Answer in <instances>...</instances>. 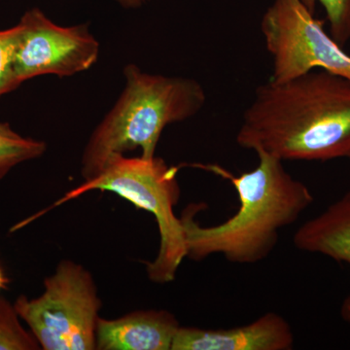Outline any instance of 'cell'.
Returning a JSON list of instances; mask_svg holds the SVG:
<instances>
[{"mask_svg":"<svg viewBox=\"0 0 350 350\" xmlns=\"http://www.w3.org/2000/svg\"><path fill=\"white\" fill-rule=\"evenodd\" d=\"M237 142L283 161H330L350 154V81L313 70L260 85Z\"/></svg>","mask_w":350,"mask_h":350,"instance_id":"1","label":"cell"},{"mask_svg":"<svg viewBox=\"0 0 350 350\" xmlns=\"http://www.w3.org/2000/svg\"><path fill=\"white\" fill-rule=\"evenodd\" d=\"M256 154L257 167L239 175L217 165H192L230 181L239 206L232 217L209 227L196 220L198 206L184 211L180 219L190 259L199 262L217 254L234 264H257L275 250L280 231L312 206V191L285 170L283 161L265 152Z\"/></svg>","mask_w":350,"mask_h":350,"instance_id":"2","label":"cell"},{"mask_svg":"<svg viewBox=\"0 0 350 350\" xmlns=\"http://www.w3.org/2000/svg\"><path fill=\"white\" fill-rule=\"evenodd\" d=\"M123 93L96 126L85 147L81 174L94 178L114 157L140 149L142 157H155L165 126L195 116L206 94L197 80L149 75L135 64L124 69Z\"/></svg>","mask_w":350,"mask_h":350,"instance_id":"3","label":"cell"},{"mask_svg":"<svg viewBox=\"0 0 350 350\" xmlns=\"http://www.w3.org/2000/svg\"><path fill=\"white\" fill-rule=\"evenodd\" d=\"M178 172L179 167L167 165L163 159L156 156L150 159L142 156L114 157L94 178L68 191L52 206L15 228L20 229L52 209L92 191L114 193L155 217L160 246L155 259L145 262L147 275L151 282L158 284L174 282L181 262L187 257L183 226L174 211L180 200Z\"/></svg>","mask_w":350,"mask_h":350,"instance_id":"4","label":"cell"},{"mask_svg":"<svg viewBox=\"0 0 350 350\" xmlns=\"http://www.w3.org/2000/svg\"><path fill=\"white\" fill-rule=\"evenodd\" d=\"M43 285L38 298L21 295L14 303L41 349H96L103 303L92 273L82 265L62 260Z\"/></svg>","mask_w":350,"mask_h":350,"instance_id":"5","label":"cell"},{"mask_svg":"<svg viewBox=\"0 0 350 350\" xmlns=\"http://www.w3.org/2000/svg\"><path fill=\"white\" fill-rule=\"evenodd\" d=\"M261 31L273 59V81H289L317 69L350 81V55L299 0H273L262 16Z\"/></svg>","mask_w":350,"mask_h":350,"instance_id":"6","label":"cell"},{"mask_svg":"<svg viewBox=\"0 0 350 350\" xmlns=\"http://www.w3.org/2000/svg\"><path fill=\"white\" fill-rule=\"evenodd\" d=\"M17 25L15 72L21 85L41 75H75L98 61L100 43L88 25L61 27L32 8Z\"/></svg>","mask_w":350,"mask_h":350,"instance_id":"7","label":"cell"},{"mask_svg":"<svg viewBox=\"0 0 350 350\" xmlns=\"http://www.w3.org/2000/svg\"><path fill=\"white\" fill-rule=\"evenodd\" d=\"M294 345L293 330L287 320L268 312L234 328L180 327L172 350H290Z\"/></svg>","mask_w":350,"mask_h":350,"instance_id":"8","label":"cell"},{"mask_svg":"<svg viewBox=\"0 0 350 350\" xmlns=\"http://www.w3.org/2000/svg\"><path fill=\"white\" fill-rule=\"evenodd\" d=\"M178 320L165 310H135L116 319H98L96 349L172 350L180 328Z\"/></svg>","mask_w":350,"mask_h":350,"instance_id":"9","label":"cell"},{"mask_svg":"<svg viewBox=\"0 0 350 350\" xmlns=\"http://www.w3.org/2000/svg\"><path fill=\"white\" fill-rule=\"evenodd\" d=\"M295 247L350 266V190L295 232Z\"/></svg>","mask_w":350,"mask_h":350,"instance_id":"10","label":"cell"},{"mask_svg":"<svg viewBox=\"0 0 350 350\" xmlns=\"http://www.w3.org/2000/svg\"><path fill=\"white\" fill-rule=\"evenodd\" d=\"M46 150L45 142L23 137L8 123L0 121V180L16 165L39 158Z\"/></svg>","mask_w":350,"mask_h":350,"instance_id":"11","label":"cell"},{"mask_svg":"<svg viewBox=\"0 0 350 350\" xmlns=\"http://www.w3.org/2000/svg\"><path fill=\"white\" fill-rule=\"evenodd\" d=\"M15 306L0 297V350L41 349L31 332L21 322Z\"/></svg>","mask_w":350,"mask_h":350,"instance_id":"12","label":"cell"},{"mask_svg":"<svg viewBox=\"0 0 350 350\" xmlns=\"http://www.w3.org/2000/svg\"><path fill=\"white\" fill-rule=\"evenodd\" d=\"M310 12L314 13L319 3L325 9L330 24V36L338 45L344 46L350 39V0H299Z\"/></svg>","mask_w":350,"mask_h":350,"instance_id":"13","label":"cell"},{"mask_svg":"<svg viewBox=\"0 0 350 350\" xmlns=\"http://www.w3.org/2000/svg\"><path fill=\"white\" fill-rule=\"evenodd\" d=\"M18 25L0 31V98L21 86L15 72Z\"/></svg>","mask_w":350,"mask_h":350,"instance_id":"14","label":"cell"},{"mask_svg":"<svg viewBox=\"0 0 350 350\" xmlns=\"http://www.w3.org/2000/svg\"><path fill=\"white\" fill-rule=\"evenodd\" d=\"M340 317L350 327V295L342 301V306H340Z\"/></svg>","mask_w":350,"mask_h":350,"instance_id":"15","label":"cell"},{"mask_svg":"<svg viewBox=\"0 0 350 350\" xmlns=\"http://www.w3.org/2000/svg\"><path fill=\"white\" fill-rule=\"evenodd\" d=\"M115 1L118 2L120 5L125 7V8L135 9L147 3L149 0H115Z\"/></svg>","mask_w":350,"mask_h":350,"instance_id":"16","label":"cell"},{"mask_svg":"<svg viewBox=\"0 0 350 350\" xmlns=\"http://www.w3.org/2000/svg\"><path fill=\"white\" fill-rule=\"evenodd\" d=\"M9 284H10V280L5 275L4 269H2L1 265H0V291L8 289Z\"/></svg>","mask_w":350,"mask_h":350,"instance_id":"17","label":"cell"},{"mask_svg":"<svg viewBox=\"0 0 350 350\" xmlns=\"http://www.w3.org/2000/svg\"><path fill=\"white\" fill-rule=\"evenodd\" d=\"M347 158H349V160H350V154H349V157H347Z\"/></svg>","mask_w":350,"mask_h":350,"instance_id":"18","label":"cell"}]
</instances>
